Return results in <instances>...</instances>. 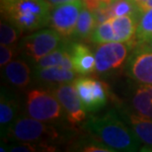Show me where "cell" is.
<instances>
[{
	"instance_id": "cell-18",
	"label": "cell",
	"mask_w": 152,
	"mask_h": 152,
	"mask_svg": "<svg viewBox=\"0 0 152 152\" xmlns=\"http://www.w3.org/2000/svg\"><path fill=\"white\" fill-rule=\"evenodd\" d=\"M96 27L97 22L94 13L84 5L80 12V15H79L71 39L77 42L91 41V37H92Z\"/></svg>"
},
{
	"instance_id": "cell-17",
	"label": "cell",
	"mask_w": 152,
	"mask_h": 152,
	"mask_svg": "<svg viewBox=\"0 0 152 152\" xmlns=\"http://www.w3.org/2000/svg\"><path fill=\"white\" fill-rule=\"evenodd\" d=\"M139 16L140 14L136 13L112 18L111 21L117 42H134Z\"/></svg>"
},
{
	"instance_id": "cell-7",
	"label": "cell",
	"mask_w": 152,
	"mask_h": 152,
	"mask_svg": "<svg viewBox=\"0 0 152 152\" xmlns=\"http://www.w3.org/2000/svg\"><path fill=\"white\" fill-rule=\"evenodd\" d=\"M72 83L87 113H96L107 105L109 92L105 82L81 75L77 76Z\"/></svg>"
},
{
	"instance_id": "cell-4",
	"label": "cell",
	"mask_w": 152,
	"mask_h": 152,
	"mask_svg": "<svg viewBox=\"0 0 152 152\" xmlns=\"http://www.w3.org/2000/svg\"><path fill=\"white\" fill-rule=\"evenodd\" d=\"M25 111L31 118L45 123L56 121L65 117L62 106L53 91L44 89L29 91L26 98Z\"/></svg>"
},
{
	"instance_id": "cell-2",
	"label": "cell",
	"mask_w": 152,
	"mask_h": 152,
	"mask_svg": "<svg viewBox=\"0 0 152 152\" xmlns=\"http://www.w3.org/2000/svg\"><path fill=\"white\" fill-rule=\"evenodd\" d=\"M53 6L48 0H0L1 18L22 33L48 26Z\"/></svg>"
},
{
	"instance_id": "cell-11",
	"label": "cell",
	"mask_w": 152,
	"mask_h": 152,
	"mask_svg": "<svg viewBox=\"0 0 152 152\" xmlns=\"http://www.w3.org/2000/svg\"><path fill=\"white\" fill-rule=\"evenodd\" d=\"M127 76L140 85L152 86V53L134 48L126 64Z\"/></svg>"
},
{
	"instance_id": "cell-22",
	"label": "cell",
	"mask_w": 152,
	"mask_h": 152,
	"mask_svg": "<svg viewBox=\"0 0 152 152\" xmlns=\"http://www.w3.org/2000/svg\"><path fill=\"white\" fill-rule=\"evenodd\" d=\"M21 33L14 25L7 22L6 20H1L0 23V42L6 45H17Z\"/></svg>"
},
{
	"instance_id": "cell-8",
	"label": "cell",
	"mask_w": 152,
	"mask_h": 152,
	"mask_svg": "<svg viewBox=\"0 0 152 152\" xmlns=\"http://www.w3.org/2000/svg\"><path fill=\"white\" fill-rule=\"evenodd\" d=\"M83 7V0H75L53 6L51 9L48 26L56 31L62 38L71 39Z\"/></svg>"
},
{
	"instance_id": "cell-13",
	"label": "cell",
	"mask_w": 152,
	"mask_h": 152,
	"mask_svg": "<svg viewBox=\"0 0 152 152\" xmlns=\"http://www.w3.org/2000/svg\"><path fill=\"white\" fill-rule=\"evenodd\" d=\"M70 56L73 64V69L80 75H88L95 71L96 59L95 53L83 42L71 39Z\"/></svg>"
},
{
	"instance_id": "cell-6",
	"label": "cell",
	"mask_w": 152,
	"mask_h": 152,
	"mask_svg": "<svg viewBox=\"0 0 152 152\" xmlns=\"http://www.w3.org/2000/svg\"><path fill=\"white\" fill-rule=\"evenodd\" d=\"M64 39L53 29H42L33 32L31 35L23 38L18 45V48L32 63H35L58 48Z\"/></svg>"
},
{
	"instance_id": "cell-26",
	"label": "cell",
	"mask_w": 152,
	"mask_h": 152,
	"mask_svg": "<svg viewBox=\"0 0 152 152\" xmlns=\"http://www.w3.org/2000/svg\"><path fill=\"white\" fill-rule=\"evenodd\" d=\"M115 0H83L84 5L91 11H95L102 5H110Z\"/></svg>"
},
{
	"instance_id": "cell-1",
	"label": "cell",
	"mask_w": 152,
	"mask_h": 152,
	"mask_svg": "<svg viewBox=\"0 0 152 152\" xmlns=\"http://www.w3.org/2000/svg\"><path fill=\"white\" fill-rule=\"evenodd\" d=\"M83 129L115 151L140 150L141 142L115 109L101 115H91L84 121Z\"/></svg>"
},
{
	"instance_id": "cell-29",
	"label": "cell",
	"mask_w": 152,
	"mask_h": 152,
	"mask_svg": "<svg viewBox=\"0 0 152 152\" xmlns=\"http://www.w3.org/2000/svg\"><path fill=\"white\" fill-rule=\"evenodd\" d=\"M48 2L50 3L51 6H56V5H59V4H63V3H68V2H72V1H75V0H48Z\"/></svg>"
},
{
	"instance_id": "cell-24",
	"label": "cell",
	"mask_w": 152,
	"mask_h": 152,
	"mask_svg": "<svg viewBox=\"0 0 152 152\" xmlns=\"http://www.w3.org/2000/svg\"><path fill=\"white\" fill-rule=\"evenodd\" d=\"M73 150L84 152H115L114 149L92 136L90 139H82L73 146Z\"/></svg>"
},
{
	"instance_id": "cell-9",
	"label": "cell",
	"mask_w": 152,
	"mask_h": 152,
	"mask_svg": "<svg viewBox=\"0 0 152 152\" xmlns=\"http://www.w3.org/2000/svg\"><path fill=\"white\" fill-rule=\"evenodd\" d=\"M53 92L62 106L65 118L69 124H78L86 121L87 112L72 82L57 85Z\"/></svg>"
},
{
	"instance_id": "cell-25",
	"label": "cell",
	"mask_w": 152,
	"mask_h": 152,
	"mask_svg": "<svg viewBox=\"0 0 152 152\" xmlns=\"http://www.w3.org/2000/svg\"><path fill=\"white\" fill-rule=\"evenodd\" d=\"M17 53V45H1L0 47V66L1 68H4L5 65H7L11 60H13V57L16 56Z\"/></svg>"
},
{
	"instance_id": "cell-5",
	"label": "cell",
	"mask_w": 152,
	"mask_h": 152,
	"mask_svg": "<svg viewBox=\"0 0 152 152\" xmlns=\"http://www.w3.org/2000/svg\"><path fill=\"white\" fill-rule=\"evenodd\" d=\"M134 42H110L101 44L95 51V71L105 75L121 68L126 63Z\"/></svg>"
},
{
	"instance_id": "cell-20",
	"label": "cell",
	"mask_w": 152,
	"mask_h": 152,
	"mask_svg": "<svg viewBox=\"0 0 152 152\" xmlns=\"http://www.w3.org/2000/svg\"><path fill=\"white\" fill-rule=\"evenodd\" d=\"M152 38V8L140 14L134 37V44H139Z\"/></svg>"
},
{
	"instance_id": "cell-15",
	"label": "cell",
	"mask_w": 152,
	"mask_h": 152,
	"mask_svg": "<svg viewBox=\"0 0 152 152\" xmlns=\"http://www.w3.org/2000/svg\"><path fill=\"white\" fill-rule=\"evenodd\" d=\"M70 44L71 39H65L58 48L33 63L34 65L33 69L47 68L53 67V66H63L68 69H73L70 56Z\"/></svg>"
},
{
	"instance_id": "cell-16",
	"label": "cell",
	"mask_w": 152,
	"mask_h": 152,
	"mask_svg": "<svg viewBox=\"0 0 152 152\" xmlns=\"http://www.w3.org/2000/svg\"><path fill=\"white\" fill-rule=\"evenodd\" d=\"M5 79L13 86L25 89L31 83L33 70L23 59H13L4 66Z\"/></svg>"
},
{
	"instance_id": "cell-12",
	"label": "cell",
	"mask_w": 152,
	"mask_h": 152,
	"mask_svg": "<svg viewBox=\"0 0 152 152\" xmlns=\"http://www.w3.org/2000/svg\"><path fill=\"white\" fill-rule=\"evenodd\" d=\"M20 102L17 96L7 88H1L0 94V132L1 139L6 140L11 126L19 117Z\"/></svg>"
},
{
	"instance_id": "cell-19",
	"label": "cell",
	"mask_w": 152,
	"mask_h": 152,
	"mask_svg": "<svg viewBox=\"0 0 152 152\" xmlns=\"http://www.w3.org/2000/svg\"><path fill=\"white\" fill-rule=\"evenodd\" d=\"M132 107L136 113L152 120V86L140 85L132 92Z\"/></svg>"
},
{
	"instance_id": "cell-10",
	"label": "cell",
	"mask_w": 152,
	"mask_h": 152,
	"mask_svg": "<svg viewBox=\"0 0 152 152\" xmlns=\"http://www.w3.org/2000/svg\"><path fill=\"white\" fill-rule=\"evenodd\" d=\"M115 110L126 121L136 137L141 142L140 151H152V120L136 113L133 109L118 105Z\"/></svg>"
},
{
	"instance_id": "cell-3",
	"label": "cell",
	"mask_w": 152,
	"mask_h": 152,
	"mask_svg": "<svg viewBox=\"0 0 152 152\" xmlns=\"http://www.w3.org/2000/svg\"><path fill=\"white\" fill-rule=\"evenodd\" d=\"M7 138L16 142H36V143L53 144L60 138L56 127L27 115H19L9 130Z\"/></svg>"
},
{
	"instance_id": "cell-21",
	"label": "cell",
	"mask_w": 152,
	"mask_h": 152,
	"mask_svg": "<svg viewBox=\"0 0 152 152\" xmlns=\"http://www.w3.org/2000/svg\"><path fill=\"white\" fill-rule=\"evenodd\" d=\"M91 41L97 45H101L110 42H117L111 19L97 25L93 32L92 37H91Z\"/></svg>"
},
{
	"instance_id": "cell-14",
	"label": "cell",
	"mask_w": 152,
	"mask_h": 152,
	"mask_svg": "<svg viewBox=\"0 0 152 152\" xmlns=\"http://www.w3.org/2000/svg\"><path fill=\"white\" fill-rule=\"evenodd\" d=\"M73 69H68L63 66H53L47 68L33 69V78L35 81L45 85L57 86L64 83H71L77 77Z\"/></svg>"
},
{
	"instance_id": "cell-28",
	"label": "cell",
	"mask_w": 152,
	"mask_h": 152,
	"mask_svg": "<svg viewBox=\"0 0 152 152\" xmlns=\"http://www.w3.org/2000/svg\"><path fill=\"white\" fill-rule=\"evenodd\" d=\"M134 48H140V50H148L152 53V38L149 39H146V41H144V42H139V44H136Z\"/></svg>"
},
{
	"instance_id": "cell-27",
	"label": "cell",
	"mask_w": 152,
	"mask_h": 152,
	"mask_svg": "<svg viewBox=\"0 0 152 152\" xmlns=\"http://www.w3.org/2000/svg\"><path fill=\"white\" fill-rule=\"evenodd\" d=\"M138 8L139 13H143L144 11L152 8V0H132Z\"/></svg>"
},
{
	"instance_id": "cell-23",
	"label": "cell",
	"mask_w": 152,
	"mask_h": 152,
	"mask_svg": "<svg viewBox=\"0 0 152 152\" xmlns=\"http://www.w3.org/2000/svg\"><path fill=\"white\" fill-rule=\"evenodd\" d=\"M110 11L112 18L136 13L140 14L137 6L132 0H115L112 4H110Z\"/></svg>"
}]
</instances>
